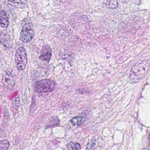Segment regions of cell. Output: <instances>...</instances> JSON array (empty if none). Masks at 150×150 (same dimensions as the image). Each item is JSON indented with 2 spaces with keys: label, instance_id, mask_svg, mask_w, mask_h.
<instances>
[{
  "label": "cell",
  "instance_id": "cell-6",
  "mask_svg": "<svg viewBox=\"0 0 150 150\" xmlns=\"http://www.w3.org/2000/svg\"><path fill=\"white\" fill-rule=\"evenodd\" d=\"M86 119V114L85 113L81 114L80 115L74 117L70 121V122L73 126H79L83 124Z\"/></svg>",
  "mask_w": 150,
  "mask_h": 150
},
{
  "label": "cell",
  "instance_id": "cell-13",
  "mask_svg": "<svg viewBox=\"0 0 150 150\" xmlns=\"http://www.w3.org/2000/svg\"><path fill=\"white\" fill-rule=\"evenodd\" d=\"M4 85H6V87H9L10 86H11V85H13V84L10 82V81L13 82V78L11 77V76H10L8 75H6V76L4 77Z\"/></svg>",
  "mask_w": 150,
  "mask_h": 150
},
{
  "label": "cell",
  "instance_id": "cell-9",
  "mask_svg": "<svg viewBox=\"0 0 150 150\" xmlns=\"http://www.w3.org/2000/svg\"><path fill=\"white\" fill-rule=\"evenodd\" d=\"M60 121L56 116H53L48 121L45 126L46 128L54 127L59 125Z\"/></svg>",
  "mask_w": 150,
  "mask_h": 150
},
{
  "label": "cell",
  "instance_id": "cell-5",
  "mask_svg": "<svg viewBox=\"0 0 150 150\" xmlns=\"http://www.w3.org/2000/svg\"><path fill=\"white\" fill-rule=\"evenodd\" d=\"M52 50L51 47L48 45H45L43 46L41 51V54L39 59L41 60L49 62L52 58Z\"/></svg>",
  "mask_w": 150,
  "mask_h": 150
},
{
  "label": "cell",
  "instance_id": "cell-12",
  "mask_svg": "<svg viewBox=\"0 0 150 150\" xmlns=\"http://www.w3.org/2000/svg\"><path fill=\"white\" fill-rule=\"evenodd\" d=\"M9 145V143L8 140H2L0 141V150H7Z\"/></svg>",
  "mask_w": 150,
  "mask_h": 150
},
{
  "label": "cell",
  "instance_id": "cell-1",
  "mask_svg": "<svg viewBox=\"0 0 150 150\" xmlns=\"http://www.w3.org/2000/svg\"><path fill=\"white\" fill-rule=\"evenodd\" d=\"M149 68V64L146 61L137 63L131 69L129 78L132 82H137L146 75Z\"/></svg>",
  "mask_w": 150,
  "mask_h": 150
},
{
  "label": "cell",
  "instance_id": "cell-2",
  "mask_svg": "<svg viewBox=\"0 0 150 150\" xmlns=\"http://www.w3.org/2000/svg\"><path fill=\"white\" fill-rule=\"evenodd\" d=\"M55 87V83L54 81L50 79H43L38 81L34 85L35 90L40 93L52 91Z\"/></svg>",
  "mask_w": 150,
  "mask_h": 150
},
{
  "label": "cell",
  "instance_id": "cell-8",
  "mask_svg": "<svg viewBox=\"0 0 150 150\" xmlns=\"http://www.w3.org/2000/svg\"><path fill=\"white\" fill-rule=\"evenodd\" d=\"M8 23V18L6 12L4 11H0V26L2 28H7Z\"/></svg>",
  "mask_w": 150,
  "mask_h": 150
},
{
  "label": "cell",
  "instance_id": "cell-11",
  "mask_svg": "<svg viewBox=\"0 0 150 150\" xmlns=\"http://www.w3.org/2000/svg\"><path fill=\"white\" fill-rule=\"evenodd\" d=\"M105 4L107 8L112 9H115L118 5V1H106Z\"/></svg>",
  "mask_w": 150,
  "mask_h": 150
},
{
  "label": "cell",
  "instance_id": "cell-14",
  "mask_svg": "<svg viewBox=\"0 0 150 150\" xmlns=\"http://www.w3.org/2000/svg\"><path fill=\"white\" fill-rule=\"evenodd\" d=\"M20 105V101L18 97L15 98L12 101V106L15 110H18Z\"/></svg>",
  "mask_w": 150,
  "mask_h": 150
},
{
  "label": "cell",
  "instance_id": "cell-10",
  "mask_svg": "<svg viewBox=\"0 0 150 150\" xmlns=\"http://www.w3.org/2000/svg\"><path fill=\"white\" fill-rule=\"evenodd\" d=\"M67 148L68 150H79L81 149L80 144L78 143H74L70 142L67 144Z\"/></svg>",
  "mask_w": 150,
  "mask_h": 150
},
{
  "label": "cell",
  "instance_id": "cell-15",
  "mask_svg": "<svg viewBox=\"0 0 150 150\" xmlns=\"http://www.w3.org/2000/svg\"><path fill=\"white\" fill-rule=\"evenodd\" d=\"M96 144V141L92 140L91 142L89 143L86 146V150H93Z\"/></svg>",
  "mask_w": 150,
  "mask_h": 150
},
{
  "label": "cell",
  "instance_id": "cell-4",
  "mask_svg": "<svg viewBox=\"0 0 150 150\" xmlns=\"http://www.w3.org/2000/svg\"><path fill=\"white\" fill-rule=\"evenodd\" d=\"M34 35L33 25L31 23L25 24L20 33V39L24 43L30 42Z\"/></svg>",
  "mask_w": 150,
  "mask_h": 150
},
{
  "label": "cell",
  "instance_id": "cell-3",
  "mask_svg": "<svg viewBox=\"0 0 150 150\" xmlns=\"http://www.w3.org/2000/svg\"><path fill=\"white\" fill-rule=\"evenodd\" d=\"M15 62L18 69L23 70L25 69L27 63L26 51L23 47H19L15 55Z\"/></svg>",
  "mask_w": 150,
  "mask_h": 150
},
{
  "label": "cell",
  "instance_id": "cell-16",
  "mask_svg": "<svg viewBox=\"0 0 150 150\" xmlns=\"http://www.w3.org/2000/svg\"><path fill=\"white\" fill-rule=\"evenodd\" d=\"M149 138H150V135Z\"/></svg>",
  "mask_w": 150,
  "mask_h": 150
},
{
  "label": "cell",
  "instance_id": "cell-7",
  "mask_svg": "<svg viewBox=\"0 0 150 150\" xmlns=\"http://www.w3.org/2000/svg\"><path fill=\"white\" fill-rule=\"evenodd\" d=\"M0 42L4 46L10 47L12 45L9 35L5 33H2L0 34Z\"/></svg>",
  "mask_w": 150,
  "mask_h": 150
}]
</instances>
